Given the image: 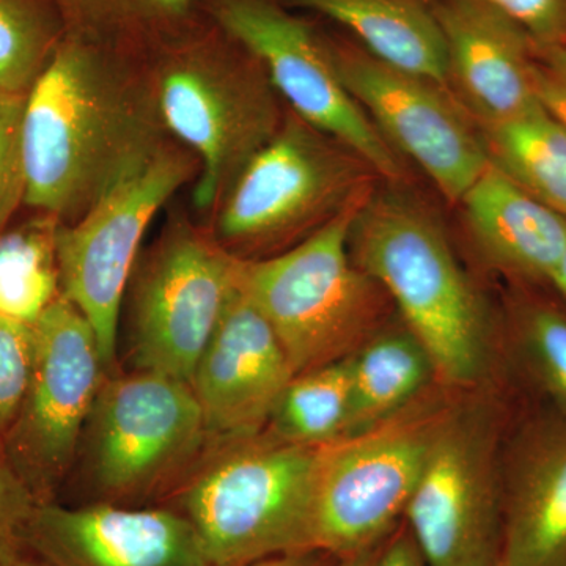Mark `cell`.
Listing matches in <instances>:
<instances>
[{"label": "cell", "instance_id": "obj_1", "mask_svg": "<svg viewBox=\"0 0 566 566\" xmlns=\"http://www.w3.org/2000/svg\"><path fill=\"white\" fill-rule=\"evenodd\" d=\"M172 137L145 55L66 35L25 95V203L77 221Z\"/></svg>", "mask_w": 566, "mask_h": 566}, {"label": "cell", "instance_id": "obj_2", "mask_svg": "<svg viewBox=\"0 0 566 566\" xmlns=\"http://www.w3.org/2000/svg\"><path fill=\"white\" fill-rule=\"evenodd\" d=\"M167 133L196 155L197 210L212 212L285 117L262 62L202 11L145 54Z\"/></svg>", "mask_w": 566, "mask_h": 566}, {"label": "cell", "instance_id": "obj_3", "mask_svg": "<svg viewBox=\"0 0 566 566\" xmlns=\"http://www.w3.org/2000/svg\"><path fill=\"white\" fill-rule=\"evenodd\" d=\"M349 249L430 354L439 385L479 389L493 360L490 319L433 216L401 193L374 191Z\"/></svg>", "mask_w": 566, "mask_h": 566}, {"label": "cell", "instance_id": "obj_4", "mask_svg": "<svg viewBox=\"0 0 566 566\" xmlns=\"http://www.w3.org/2000/svg\"><path fill=\"white\" fill-rule=\"evenodd\" d=\"M319 449L282 441L266 430L208 441L169 499L191 523L211 566H248L312 551Z\"/></svg>", "mask_w": 566, "mask_h": 566}, {"label": "cell", "instance_id": "obj_5", "mask_svg": "<svg viewBox=\"0 0 566 566\" xmlns=\"http://www.w3.org/2000/svg\"><path fill=\"white\" fill-rule=\"evenodd\" d=\"M371 192V185L360 189L293 248L243 264L244 292L273 327L294 375L346 359L389 324V294L349 249Z\"/></svg>", "mask_w": 566, "mask_h": 566}, {"label": "cell", "instance_id": "obj_6", "mask_svg": "<svg viewBox=\"0 0 566 566\" xmlns=\"http://www.w3.org/2000/svg\"><path fill=\"white\" fill-rule=\"evenodd\" d=\"M374 170L293 111L245 163L212 211L211 233L243 262L268 259L333 219Z\"/></svg>", "mask_w": 566, "mask_h": 566}, {"label": "cell", "instance_id": "obj_7", "mask_svg": "<svg viewBox=\"0 0 566 566\" xmlns=\"http://www.w3.org/2000/svg\"><path fill=\"white\" fill-rule=\"evenodd\" d=\"M463 394L436 382L403 411L322 446L312 551L352 556L385 542L400 526L436 434Z\"/></svg>", "mask_w": 566, "mask_h": 566}, {"label": "cell", "instance_id": "obj_8", "mask_svg": "<svg viewBox=\"0 0 566 566\" xmlns=\"http://www.w3.org/2000/svg\"><path fill=\"white\" fill-rule=\"evenodd\" d=\"M191 385L158 371H115L82 436L84 469L99 502L134 505L177 490L208 446Z\"/></svg>", "mask_w": 566, "mask_h": 566}, {"label": "cell", "instance_id": "obj_9", "mask_svg": "<svg viewBox=\"0 0 566 566\" xmlns=\"http://www.w3.org/2000/svg\"><path fill=\"white\" fill-rule=\"evenodd\" d=\"M243 264L218 243L210 227L172 216L140 252L126 290L133 370L191 385L203 349L240 290Z\"/></svg>", "mask_w": 566, "mask_h": 566}, {"label": "cell", "instance_id": "obj_10", "mask_svg": "<svg viewBox=\"0 0 566 566\" xmlns=\"http://www.w3.org/2000/svg\"><path fill=\"white\" fill-rule=\"evenodd\" d=\"M472 392L439 428L406 506L428 566H497L501 557L504 415Z\"/></svg>", "mask_w": 566, "mask_h": 566}, {"label": "cell", "instance_id": "obj_11", "mask_svg": "<svg viewBox=\"0 0 566 566\" xmlns=\"http://www.w3.org/2000/svg\"><path fill=\"white\" fill-rule=\"evenodd\" d=\"M199 174L196 155L172 139L82 218L59 226L62 294L92 324L111 374L118 371L123 303L145 233L164 205Z\"/></svg>", "mask_w": 566, "mask_h": 566}, {"label": "cell", "instance_id": "obj_12", "mask_svg": "<svg viewBox=\"0 0 566 566\" xmlns=\"http://www.w3.org/2000/svg\"><path fill=\"white\" fill-rule=\"evenodd\" d=\"M28 392L0 438V453L40 502L69 474L96 397L112 375L92 324L57 297L36 319Z\"/></svg>", "mask_w": 566, "mask_h": 566}, {"label": "cell", "instance_id": "obj_13", "mask_svg": "<svg viewBox=\"0 0 566 566\" xmlns=\"http://www.w3.org/2000/svg\"><path fill=\"white\" fill-rule=\"evenodd\" d=\"M199 9L262 62L290 111L340 142L376 175L400 180V159L346 91L323 31L279 0H199Z\"/></svg>", "mask_w": 566, "mask_h": 566}, {"label": "cell", "instance_id": "obj_14", "mask_svg": "<svg viewBox=\"0 0 566 566\" xmlns=\"http://www.w3.org/2000/svg\"><path fill=\"white\" fill-rule=\"evenodd\" d=\"M326 35L338 76L378 132L423 170L449 202L490 166L482 134L441 85L386 65L359 43Z\"/></svg>", "mask_w": 566, "mask_h": 566}, {"label": "cell", "instance_id": "obj_15", "mask_svg": "<svg viewBox=\"0 0 566 566\" xmlns=\"http://www.w3.org/2000/svg\"><path fill=\"white\" fill-rule=\"evenodd\" d=\"M24 546L46 566H211L191 523L172 506L40 502Z\"/></svg>", "mask_w": 566, "mask_h": 566}, {"label": "cell", "instance_id": "obj_16", "mask_svg": "<svg viewBox=\"0 0 566 566\" xmlns=\"http://www.w3.org/2000/svg\"><path fill=\"white\" fill-rule=\"evenodd\" d=\"M293 376L277 335L241 282L191 379L208 439L262 433Z\"/></svg>", "mask_w": 566, "mask_h": 566}, {"label": "cell", "instance_id": "obj_17", "mask_svg": "<svg viewBox=\"0 0 566 566\" xmlns=\"http://www.w3.org/2000/svg\"><path fill=\"white\" fill-rule=\"evenodd\" d=\"M446 41L449 87L479 126L535 106L536 43L504 11L479 0H430Z\"/></svg>", "mask_w": 566, "mask_h": 566}, {"label": "cell", "instance_id": "obj_18", "mask_svg": "<svg viewBox=\"0 0 566 566\" xmlns=\"http://www.w3.org/2000/svg\"><path fill=\"white\" fill-rule=\"evenodd\" d=\"M497 566H566V415L524 420L502 453Z\"/></svg>", "mask_w": 566, "mask_h": 566}, {"label": "cell", "instance_id": "obj_19", "mask_svg": "<svg viewBox=\"0 0 566 566\" xmlns=\"http://www.w3.org/2000/svg\"><path fill=\"white\" fill-rule=\"evenodd\" d=\"M469 232L488 262L527 282H549L566 253V218L493 164L461 199Z\"/></svg>", "mask_w": 566, "mask_h": 566}, {"label": "cell", "instance_id": "obj_20", "mask_svg": "<svg viewBox=\"0 0 566 566\" xmlns=\"http://www.w3.org/2000/svg\"><path fill=\"white\" fill-rule=\"evenodd\" d=\"M344 28L386 65L449 88L444 36L430 0H279Z\"/></svg>", "mask_w": 566, "mask_h": 566}, {"label": "cell", "instance_id": "obj_21", "mask_svg": "<svg viewBox=\"0 0 566 566\" xmlns=\"http://www.w3.org/2000/svg\"><path fill=\"white\" fill-rule=\"evenodd\" d=\"M352 379L348 434L389 419L438 382L433 360L408 327H382L346 357Z\"/></svg>", "mask_w": 566, "mask_h": 566}, {"label": "cell", "instance_id": "obj_22", "mask_svg": "<svg viewBox=\"0 0 566 566\" xmlns=\"http://www.w3.org/2000/svg\"><path fill=\"white\" fill-rule=\"evenodd\" d=\"M488 159L536 200L566 218V129L539 103L479 126Z\"/></svg>", "mask_w": 566, "mask_h": 566}, {"label": "cell", "instance_id": "obj_23", "mask_svg": "<svg viewBox=\"0 0 566 566\" xmlns=\"http://www.w3.org/2000/svg\"><path fill=\"white\" fill-rule=\"evenodd\" d=\"M66 35L144 55L200 13L199 0H54Z\"/></svg>", "mask_w": 566, "mask_h": 566}, {"label": "cell", "instance_id": "obj_24", "mask_svg": "<svg viewBox=\"0 0 566 566\" xmlns=\"http://www.w3.org/2000/svg\"><path fill=\"white\" fill-rule=\"evenodd\" d=\"M55 216L35 214L0 232V315L33 324L62 296Z\"/></svg>", "mask_w": 566, "mask_h": 566}, {"label": "cell", "instance_id": "obj_25", "mask_svg": "<svg viewBox=\"0 0 566 566\" xmlns=\"http://www.w3.org/2000/svg\"><path fill=\"white\" fill-rule=\"evenodd\" d=\"M352 419L346 359L294 375L275 405L266 431L293 444L322 447L345 438Z\"/></svg>", "mask_w": 566, "mask_h": 566}, {"label": "cell", "instance_id": "obj_26", "mask_svg": "<svg viewBox=\"0 0 566 566\" xmlns=\"http://www.w3.org/2000/svg\"><path fill=\"white\" fill-rule=\"evenodd\" d=\"M65 36L54 0H0V92L28 95Z\"/></svg>", "mask_w": 566, "mask_h": 566}, {"label": "cell", "instance_id": "obj_27", "mask_svg": "<svg viewBox=\"0 0 566 566\" xmlns=\"http://www.w3.org/2000/svg\"><path fill=\"white\" fill-rule=\"evenodd\" d=\"M521 359L539 389L566 415V314L549 304H527L516 322Z\"/></svg>", "mask_w": 566, "mask_h": 566}, {"label": "cell", "instance_id": "obj_28", "mask_svg": "<svg viewBox=\"0 0 566 566\" xmlns=\"http://www.w3.org/2000/svg\"><path fill=\"white\" fill-rule=\"evenodd\" d=\"M33 357L32 324L0 315V438L9 431L28 392Z\"/></svg>", "mask_w": 566, "mask_h": 566}, {"label": "cell", "instance_id": "obj_29", "mask_svg": "<svg viewBox=\"0 0 566 566\" xmlns=\"http://www.w3.org/2000/svg\"><path fill=\"white\" fill-rule=\"evenodd\" d=\"M25 95L0 92V232L25 203L22 114Z\"/></svg>", "mask_w": 566, "mask_h": 566}, {"label": "cell", "instance_id": "obj_30", "mask_svg": "<svg viewBox=\"0 0 566 566\" xmlns=\"http://www.w3.org/2000/svg\"><path fill=\"white\" fill-rule=\"evenodd\" d=\"M39 504L31 488L0 453V558L22 554L25 531Z\"/></svg>", "mask_w": 566, "mask_h": 566}, {"label": "cell", "instance_id": "obj_31", "mask_svg": "<svg viewBox=\"0 0 566 566\" xmlns=\"http://www.w3.org/2000/svg\"><path fill=\"white\" fill-rule=\"evenodd\" d=\"M504 11L538 46L566 39V0H479Z\"/></svg>", "mask_w": 566, "mask_h": 566}, {"label": "cell", "instance_id": "obj_32", "mask_svg": "<svg viewBox=\"0 0 566 566\" xmlns=\"http://www.w3.org/2000/svg\"><path fill=\"white\" fill-rule=\"evenodd\" d=\"M536 102L566 129V39L535 50Z\"/></svg>", "mask_w": 566, "mask_h": 566}, {"label": "cell", "instance_id": "obj_33", "mask_svg": "<svg viewBox=\"0 0 566 566\" xmlns=\"http://www.w3.org/2000/svg\"><path fill=\"white\" fill-rule=\"evenodd\" d=\"M375 566H428L408 526L400 524L387 536Z\"/></svg>", "mask_w": 566, "mask_h": 566}, {"label": "cell", "instance_id": "obj_34", "mask_svg": "<svg viewBox=\"0 0 566 566\" xmlns=\"http://www.w3.org/2000/svg\"><path fill=\"white\" fill-rule=\"evenodd\" d=\"M337 558L319 551H301V553L281 554L263 558L248 566H333Z\"/></svg>", "mask_w": 566, "mask_h": 566}, {"label": "cell", "instance_id": "obj_35", "mask_svg": "<svg viewBox=\"0 0 566 566\" xmlns=\"http://www.w3.org/2000/svg\"><path fill=\"white\" fill-rule=\"evenodd\" d=\"M386 539L378 543V545L367 547V549L359 551V553H354L352 556L337 558L333 566H375Z\"/></svg>", "mask_w": 566, "mask_h": 566}, {"label": "cell", "instance_id": "obj_36", "mask_svg": "<svg viewBox=\"0 0 566 566\" xmlns=\"http://www.w3.org/2000/svg\"><path fill=\"white\" fill-rule=\"evenodd\" d=\"M554 286L562 293V296L566 300V253L564 260H562L560 264H558L556 274L553 275V281H551Z\"/></svg>", "mask_w": 566, "mask_h": 566}, {"label": "cell", "instance_id": "obj_37", "mask_svg": "<svg viewBox=\"0 0 566 566\" xmlns=\"http://www.w3.org/2000/svg\"><path fill=\"white\" fill-rule=\"evenodd\" d=\"M0 566H46L43 562H33L31 558H25L22 554L7 558H0Z\"/></svg>", "mask_w": 566, "mask_h": 566}]
</instances>
